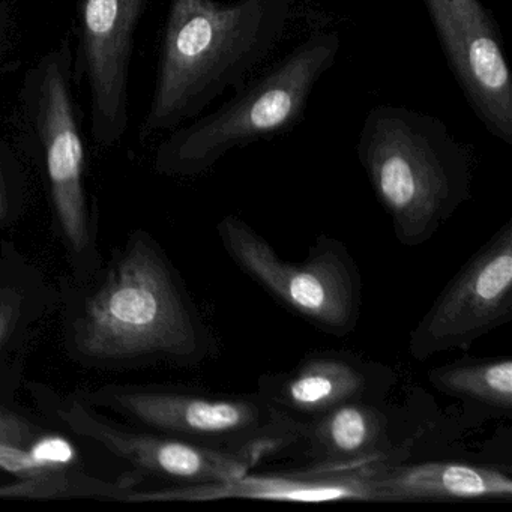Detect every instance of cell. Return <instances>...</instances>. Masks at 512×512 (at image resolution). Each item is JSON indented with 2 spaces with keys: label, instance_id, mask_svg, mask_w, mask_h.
I'll use <instances>...</instances> for the list:
<instances>
[{
  "label": "cell",
  "instance_id": "cell-1",
  "mask_svg": "<svg viewBox=\"0 0 512 512\" xmlns=\"http://www.w3.org/2000/svg\"><path fill=\"white\" fill-rule=\"evenodd\" d=\"M289 13V0H172L143 136L172 130L227 89H241L283 34Z\"/></svg>",
  "mask_w": 512,
  "mask_h": 512
},
{
  "label": "cell",
  "instance_id": "cell-2",
  "mask_svg": "<svg viewBox=\"0 0 512 512\" xmlns=\"http://www.w3.org/2000/svg\"><path fill=\"white\" fill-rule=\"evenodd\" d=\"M356 155L404 247L430 241L469 199V152L436 116L392 104L373 107Z\"/></svg>",
  "mask_w": 512,
  "mask_h": 512
},
{
  "label": "cell",
  "instance_id": "cell-3",
  "mask_svg": "<svg viewBox=\"0 0 512 512\" xmlns=\"http://www.w3.org/2000/svg\"><path fill=\"white\" fill-rule=\"evenodd\" d=\"M335 32L314 35L292 50L214 113L175 131L158 152V167L175 175H197L233 149L292 130L304 115L320 77L340 52Z\"/></svg>",
  "mask_w": 512,
  "mask_h": 512
},
{
  "label": "cell",
  "instance_id": "cell-4",
  "mask_svg": "<svg viewBox=\"0 0 512 512\" xmlns=\"http://www.w3.org/2000/svg\"><path fill=\"white\" fill-rule=\"evenodd\" d=\"M86 355L100 359L167 355L196 358L203 332L167 271L145 242L128 250L89 301L79 332Z\"/></svg>",
  "mask_w": 512,
  "mask_h": 512
},
{
  "label": "cell",
  "instance_id": "cell-5",
  "mask_svg": "<svg viewBox=\"0 0 512 512\" xmlns=\"http://www.w3.org/2000/svg\"><path fill=\"white\" fill-rule=\"evenodd\" d=\"M218 235L232 262L284 307L326 334L346 337L361 317L362 278L343 242L317 236L301 263L281 259L247 221L227 215Z\"/></svg>",
  "mask_w": 512,
  "mask_h": 512
},
{
  "label": "cell",
  "instance_id": "cell-6",
  "mask_svg": "<svg viewBox=\"0 0 512 512\" xmlns=\"http://www.w3.org/2000/svg\"><path fill=\"white\" fill-rule=\"evenodd\" d=\"M512 319V221L457 272L410 332L409 353L427 361L467 349Z\"/></svg>",
  "mask_w": 512,
  "mask_h": 512
},
{
  "label": "cell",
  "instance_id": "cell-7",
  "mask_svg": "<svg viewBox=\"0 0 512 512\" xmlns=\"http://www.w3.org/2000/svg\"><path fill=\"white\" fill-rule=\"evenodd\" d=\"M116 403L145 424L260 460L296 445V421L259 394L209 398L172 392H118Z\"/></svg>",
  "mask_w": 512,
  "mask_h": 512
},
{
  "label": "cell",
  "instance_id": "cell-8",
  "mask_svg": "<svg viewBox=\"0 0 512 512\" xmlns=\"http://www.w3.org/2000/svg\"><path fill=\"white\" fill-rule=\"evenodd\" d=\"M449 68L485 130L512 145V76L481 0H424Z\"/></svg>",
  "mask_w": 512,
  "mask_h": 512
},
{
  "label": "cell",
  "instance_id": "cell-9",
  "mask_svg": "<svg viewBox=\"0 0 512 512\" xmlns=\"http://www.w3.org/2000/svg\"><path fill=\"white\" fill-rule=\"evenodd\" d=\"M392 368L343 352L308 355L292 371L268 374L257 394L275 410L311 421L355 401H382L392 388Z\"/></svg>",
  "mask_w": 512,
  "mask_h": 512
},
{
  "label": "cell",
  "instance_id": "cell-10",
  "mask_svg": "<svg viewBox=\"0 0 512 512\" xmlns=\"http://www.w3.org/2000/svg\"><path fill=\"white\" fill-rule=\"evenodd\" d=\"M148 0H85L83 43L95 139L112 142L127 125L128 65Z\"/></svg>",
  "mask_w": 512,
  "mask_h": 512
},
{
  "label": "cell",
  "instance_id": "cell-11",
  "mask_svg": "<svg viewBox=\"0 0 512 512\" xmlns=\"http://www.w3.org/2000/svg\"><path fill=\"white\" fill-rule=\"evenodd\" d=\"M59 415L76 433L91 437L113 454L167 478L185 479L194 484L227 481L251 472L262 461L247 452L125 433L94 418L77 401L59 410Z\"/></svg>",
  "mask_w": 512,
  "mask_h": 512
},
{
  "label": "cell",
  "instance_id": "cell-12",
  "mask_svg": "<svg viewBox=\"0 0 512 512\" xmlns=\"http://www.w3.org/2000/svg\"><path fill=\"white\" fill-rule=\"evenodd\" d=\"M41 134L46 148L52 199L59 223L77 250L88 245V208L83 172L85 151L61 64H46L41 79Z\"/></svg>",
  "mask_w": 512,
  "mask_h": 512
},
{
  "label": "cell",
  "instance_id": "cell-13",
  "mask_svg": "<svg viewBox=\"0 0 512 512\" xmlns=\"http://www.w3.org/2000/svg\"><path fill=\"white\" fill-rule=\"evenodd\" d=\"M308 469L286 473H251L220 482H205L173 490L131 496L134 500H275V502H374L373 473L379 469Z\"/></svg>",
  "mask_w": 512,
  "mask_h": 512
},
{
  "label": "cell",
  "instance_id": "cell-14",
  "mask_svg": "<svg viewBox=\"0 0 512 512\" xmlns=\"http://www.w3.org/2000/svg\"><path fill=\"white\" fill-rule=\"evenodd\" d=\"M392 416L380 401H355L311 421H296V446L314 469L353 470L398 463Z\"/></svg>",
  "mask_w": 512,
  "mask_h": 512
},
{
  "label": "cell",
  "instance_id": "cell-15",
  "mask_svg": "<svg viewBox=\"0 0 512 512\" xmlns=\"http://www.w3.org/2000/svg\"><path fill=\"white\" fill-rule=\"evenodd\" d=\"M374 502L511 499L512 479L493 467L461 461L385 464L371 478Z\"/></svg>",
  "mask_w": 512,
  "mask_h": 512
},
{
  "label": "cell",
  "instance_id": "cell-16",
  "mask_svg": "<svg viewBox=\"0 0 512 512\" xmlns=\"http://www.w3.org/2000/svg\"><path fill=\"white\" fill-rule=\"evenodd\" d=\"M431 385L451 397L484 404L499 412L512 410V361H458L428 373Z\"/></svg>",
  "mask_w": 512,
  "mask_h": 512
},
{
  "label": "cell",
  "instance_id": "cell-17",
  "mask_svg": "<svg viewBox=\"0 0 512 512\" xmlns=\"http://www.w3.org/2000/svg\"><path fill=\"white\" fill-rule=\"evenodd\" d=\"M101 484L85 485L71 484L65 476L53 473L28 476L22 481L0 487V496L16 497H59L68 494H77V490H83L86 494L89 490L100 491Z\"/></svg>",
  "mask_w": 512,
  "mask_h": 512
},
{
  "label": "cell",
  "instance_id": "cell-18",
  "mask_svg": "<svg viewBox=\"0 0 512 512\" xmlns=\"http://www.w3.org/2000/svg\"><path fill=\"white\" fill-rule=\"evenodd\" d=\"M32 457L44 473L61 470L76 460V449L71 443L58 436L41 437L29 446Z\"/></svg>",
  "mask_w": 512,
  "mask_h": 512
},
{
  "label": "cell",
  "instance_id": "cell-19",
  "mask_svg": "<svg viewBox=\"0 0 512 512\" xmlns=\"http://www.w3.org/2000/svg\"><path fill=\"white\" fill-rule=\"evenodd\" d=\"M37 439L38 431L34 425L16 413L0 409V445L29 448Z\"/></svg>",
  "mask_w": 512,
  "mask_h": 512
},
{
  "label": "cell",
  "instance_id": "cell-20",
  "mask_svg": "<svg viewBox=\"0 0 512 512\" xmlns=\"http://www.w3.org/2000/svg\"><path fill=\"white\" fill-rule=\"evenodd\" d=\"M0 467L10 472L25 473L26 476L43 475V470L32 457L29 448L0 445Z\"/></svg>",
  "mask_w": 512,
  "mask_h": 512
},
{
  "label": "cell",
  "instance_id": "cell-21",
  "mask_svg": "<svg viewBox=\"0 0 512 512\" xmlns=\"http://www.w3.org/2000/svg\"><path fill=\"white\" fill-rule=\"evenodd\" d=\"M8 209L7 187H5V179L0 172V220L5 217Z\"/></svg>",
  "mask_w": 512,
  "mask_h": 512
},
{
  "label": "cell",
  "instance_id": "cell-22",
  "mask_svg": "<svg viewBox=\"0 0 512 512\" xmlns=\"http://www.w3.org/2000/svg\"><path fill=\"white\" fill-rule=\"evenodd\" d=\"M8 320L4 311L0 310V343L4 340L5 331H7Z\"/></svg>",
  "mask_w": 512,
  "mask_h": 512
}]
</instances>
